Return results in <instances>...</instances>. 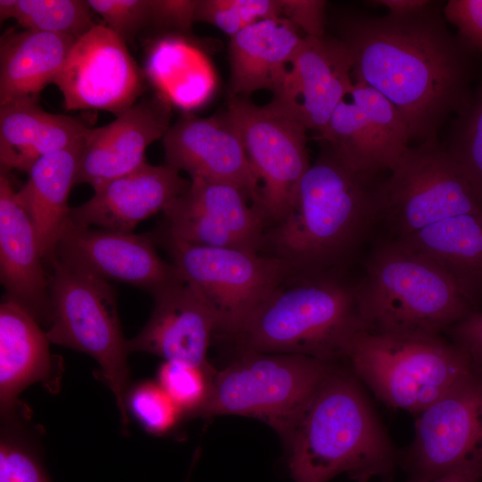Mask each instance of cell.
I'll use <instances>...</instances> for the list:
<instances>
[{"mask_svg":"<svg viewBox=\"0 0 482 482\" xmlns=\"http://www.w3.org/2000/svg\"><path fill=\"white\" fill-rule=\"evenodd\" d=\"M337 29L353 57V81L394 104L411 140L437 138L470 106L476 52L450 32L440 2L408 15L346 13Z\"/></svg>","mask_w":482,"mask_h":482,"instance_id":"1","label":"cell"},{"mask_svg":"<svg viewBox=\"0 0 482 482\" xmlns=\"http://www.w3.org/2000/svg\"><path fill=\"white\" fill-rule=\"evenodd\" d=\"M303 176L293 206L268 227L262 253L293 266L297 276L332 272L379 218L376 178L351 169L326 142Z\"/></svg>","mask_w":482,"mask_h":482,"instance_id":"2","label":"cell"},{"mask_svg":"<svg viewBox=\"0 0 482 482\" xmlns=\"http://www.w3.org/2000/svg\"><path fill=\"white\" fill-rule=\"evenodd\" d=\"M295 482H390L399 458L361 382L336 365L287 438Z\"/></svg>","mask_w":482,"mask_h":482,"instance_id":"3","label":"cell"},{"mask_svg":"<svg viewBox=\"0 0 482 482\" xmlns=\"http://www.w3.org/2000/svg\"><path fill=\"white\" fill-rule=\"evenodd\" d=\"M364 329L355 285L332 271L288 279L229 339L240 353L300 354L335 362Z\"/></svg>","mask_w":482,"mask_h":482,"instance_id":"4","label":"cell"},{"mask_svg":"<svg viewBox=\"0 0 482 482\" xmlns=\"http://www.w3.org/2000/svg\"><path fill=\"white\" fill-rule=\"evenodd\" d=\"M365 330L436 337L474 312V301L428 258L392 240L377 247L355 285Z\"/></svg>","mask_w":482,"mask_h":482,"instance_id":"5","label":"cell"},{"mask_svg":"<svg viewBox=\"0 0 482 482\" xmlns=\"http://www.w3.org/2000/svg\"><path fill=\"white\" fill-rule=\"evenodd\" d=\"M344 358L351 372L387 405L418 415L475 368L441 336L406 337L362 330Z\"/></svg>","mask_w":482,"mask_h":482,"instance_id":"6","label":"cell"},{"mask_svg":"<svg viewBox=\"0 0 482 482\" xmlns=\"http://www.w3.org/2000/svg\"><path fill=\"white\" fill-rule=\"evenodd\" d=\"M335 362L290 353H240L216 370L202 416L258 419L286 441Z\"/></svg>","mask_w":482,"mask_h":482,"instance_id":"7","label":"cell"},{"mask_svg":"<svg viewBox=\"0 0 482 482\" xmlns=\"http://www.w3.org/2000/svg\"><path fill=\"white\" fill-rule=\"evenodd\" d=\"M49 274L50 343L83 352L100 365L115 395L124 426L129 424L128 340L123 337L117 295L109 281L54 259Z\"/></svg>","mask_w":482,"mask_h":482,"instance_id":"8","label":"cell"},{"mask_svg":"<svg viewBox=\"0 0 482 482\" xmlns=\"http://www.w3.org/2000/svg\"><path fill=\"white\" fill-rule=\"evenodd\" d=\"M156 235L181 278L212 311L216 335L229 339L274 290L297 276L292 265L271 255L195 245Z\"/></svg>","mask_w":482,"mask_h":482,"instance_id":"9","label":"cell"},{"mask_svg":"<svg viewBox=\"0 0 482 482\" xmlns=\"http://www.w3.org/2000/svg\"><path fill=\"white\" fill-rule=\"evenodd\" d=\"M379 218L402 239L436 222L482 212V202L437 138L406 150L378 182Z\"/></svg>","mask_w":482,"mask_h":482,"instance_id":"10","label":"cell"},{"mask_svg":"<svg viewBox=\"0 0 482 482\" xmlns=\"http://www.w3.org/2000/svg\"><path fill=\"white\" fill-rule=\"evenodd\" d=\"M226 113L259 179V209L270 227L290 212L299 183L311 166L307 129L270 104L257 106L241 97L230 98Z\"/></svg>","mask_w":482,"mask_h":482,"instance_id":"11","label":"cell"},{"mask_svg":"<svg viewBox=\"0 0 482 482\" xmlns=\"http://www.w3.org/2000/svg\"><path fill=\"white\" fill-rule=\"evenodd\" d=\"M482 461V372L474 370L417 415L403 457L408 482H429Z\"/></svg>","mask_w":482,"mask_h":482,"instance_id":"12","label":"cell"},{"mask_svg":"<svg viewBox=\"0 0 482 482\" xmlns=\"http://www.w3.org/2000/svg\"><path fill=\"white\" fill-rule=\"evenodd\" d=\"M162 212V236L208 247L261 253L269 227L241 189L203 179H191L187 191Z\"/></svg>","mask_w":482,"mask_h":482,"instance_id":"13","label":"cell"},{"mask_svg":"<svg viewBox=\"0 0 482 482\" xmlns=\"http://www.w3.org/2000/svg\"><path fill=\"white\" fill-rule=\"evenodd\" d=\"M54 84L66 110L96 109L117 116L137 102L144 76L127 44L96 24L76 40Z\"/></svg>","mask_w":482,"mask_h":482,"instance_id":"14","label":"cell"},{"mask_svg":"<svg viewBox=\"0 0 482 482\" xmlns=\"http://www.w3.org/2000/svg\"><path fill=\"white\" fill-rule=\"evenodd\" d=\"M318 139L353 170L376 178L395 168L411 137L391 102L368 85L353 82Z\"/></svg>","mask_w":482,"mask_h":482,"instance_id":"15","label":"cell"},{"mask_svg":"<svg viewBox=\"0 0 482 482\" xmlns=\"http://www.w3.org/2000/svg\"><path fill=\"white\" fill-rule=\"evenodd\" d=\"M156 233L134 234L68 221L55 259L107 281L128 284L151 295L183 278L157 252Z\"/></svg>","mask_w":482,"mask_h":482,"instance_id":"16","label":"cell"},{"mask_svg":"<svg viewBox=\"0 0 482 482\" xmlns=\"http://www.w3.org/2000/svg\"><path fill=\"white\" fill-rule=\"evenodd\" d=\"M353 64L338 37L304 36L269 104L320 135L353 85Z\"/></svg>","mask_w":482,"mask_h":482,"instance_id":"17","label":"cell"},{"mask_svg":"<svg viewBox=\"0 0 482 482\" xmlns=\"http://www.w3.org/2000/svg\"><path fill=\"white\" fill-rule=\"evenodd\" d=\"M162 145L166 164L190 179L233 185L259 208V179L226 112L206 118L185 112L170 125Z\"/></svg>","mask_w":482,"mask_h":482,"instance_id":"18","label":"cell"},{"mask_svg":"<svg viewBox=\"0 0 482 482\" xmlns=\"http://www.w3.org/2000/svg\"><path fill=\"white\" fill-rule=\"evenodd\" d=\"M171 104L160 93L142 97L112 122L88 129L76 183L94 190L145 162L146 148L170 127Z\"/></svg>","mask_w":482,"mask_h":482,"instance_id":"19","label":"cell"},{"mask_svg":"<svg viewBox=\"0 0 482 482\" xmlns=\"http://www.w3.org/2000/svg\"><path fill=\"white\" fill-rule=\"evenodd\" d=\"M152 295V314L141 331L128 340L129 352H145L166 362L214 370L207 352L217 322L203 297L184 279Z\"/></svg>","mask_w":482,"mask_h":482,"instance_id":"20","label":"cell"},{"mask_svg":"<svg viewBox=\"0 0 482 482\" xmlns=\"http://www.w3.org/2000/svg\"><path fill=\"white\" fill-rule=\"evenodd\" d=\"M190 180L168 164L146 162L133 171L94 190L87 202L71 207L69 220L79 226L133 232L187 191Z\"/></svg>","mask_w":482,"mask_h":482,"instance_id":"21","label":"cell"},{"mask_svg":"<svg viewBox=\"0 0 482 482\" xmlns=\"http://www.w3.org/2000/svg\"><path fill=\"white\" fill-rule=\"evenodd\" d=\"M0 279L5 296L50 323L49 274L34 226L8 172L0 174Z\"/></svg>","mask_w":482,"mask_h":482,"instance_id":"22","label":"cell"},{"mask_svg":"<svg viewBox=\"0 0 482 482\" xmlns=\"http://www.w3.org/2000/svg\"><path fill=\"white\" fill-rule=\"evenodd\" d=\"M303 37L285 17L260 21L231 37V97L267 89L273 94L285 79Z\"/></svg>","mask_w":482,"mask_h":482,"instance_id":"23","label":"cell"},{"mask_svg":"<svg viewBox=\"0 0 482 482\" xmlns=\"http://www.w3.org/2000/svg\"><path fill=\"white\" fill-rule=\"evenodd\" d=\"M88 128L78 120L45 111L37 97L0 105L1 170L29 172L41 157L84 142Z\"/></svg>","mask_w":482,"mask_h":482,"instance_id":"24","label":"cell"},{"mask_svg":"<svg viewBox=\"0 0 482 482\" xmlns=\"http://www.w3.org/2000/svg\"><path fill=\"white\" fill-rule=\"evenodd\" d=\"M49 344L35 317L4 296L0 304V406L4 418L15 413L19 395L28 386L51 377Z\"/></svg>","mask_w":482,"mask_h":482,"instance_id":"25","label":"cell"},{"mask_svg":"<svg viewBox=\"0 0 482 482\" xmlns=\"http://www.w3.org/2000/svg\"><path fill=\"white\" fill-rule=\"evenodd\" d=\"M83 143L39 158L17 198L34 226L45 264L51 267L69 221L71 189L76 183Z\"/></svg>","mask_w":482,"mask_h":482,"instance_id":"26","label":"cell"},{"mask_svg":"<svg viewBox=\"0 0 482 482\" xmlns=\"http://www.w3.org/2000/svg\"><path fill=\"white\" fill-rule=\"evenodd\" d=\"M77 38L33 29L7 31L0 42V105L37 97L54 83Z\"/></svg>","mask_w":482,"mask_h":482,"instance_id":"27","label":"cell"},{"mask_svg":"<svg viewBox=\"0 0 482 482\" xmlns=\"http://www.w3.org/2000/svg\"><path fill=\"white\" fill-rule=\"evenodd\" d=\"M403 245L440 266L475 301L482 289V212L436 222L407 237Z\"/></svg>","mask_w":482,"mask_h":482,"instance_id":"28","label":"cell"},{"mask_svg":"<svg viewBox=\"0 0 482 482\" xmlns=\"http://www.w3.org/2000/svg\"><path fill=\"white\" fill-rule=\"evenodd\" d=\"M182 39L176 36L160 42L153 60H155V65L169 66L157 73L162 71V74L169 72L170 75L180 72L168 101L192 108L203 104L212 96L216 87V76L206 56Z\"/></svg>","mask_w":482,"mask_h":482,"instance_id":"29","label":"cell"},{"mask_svg":"<svg viewBox=\"0 0 482 482\" xmlns=\"http://www.w3.org/2000/svg\"><path fill=\"white\" fill-rule=\"evenodd\" d=\"M87 0H16L12 19L24 29L79 38L95 25Z\"/></svg>","mask_w":482,"mask_h":482,"instance_id":"30","label":"cell"},{"mask_svg":"<svg viewBox=\"0 0 482 482\" xmlns=\"http://www.w3.org/2000/svg\"><path fill=\"white\" fill-rule=\"evenodd\" d=\"M450 125L443 144L482 202V84Z\"/></svg>","mask_w":482,"mask_h":482,"instance_id":"31","label":"cell"},{"mask_svg":"<svg viewBox=\"0 0 482 482\" xmlns=\"http://www.w3.org/2000/svg\"><path fill=\"white\" fill-rule=\"evenodd\" d=\"M283 17L282 0H196L195 21L212 24L233 37L262 20Z\"/></svg>","mask_w":482,"mask_h":482,"instance_id":"32","label":"cell"},{"mask_svg":"<svg viewBox=\"0 0 482 482\" xmlns=\"http://www.w3.org/2000/svg\"><path fill=\"white\" fill-rule=\"evenodd\" d=\"M215 372L164 361L158 370V384L183 412L197 414L208 399Z\"/></svg>","mask_w":482,"mask_h":482,"instance_id":"33","label":"cell"},{"mask_svg":"<svg viewBox=\"0 0 482 482\" xmlns=\"http://www.w3.org/2000/svg\"><path fill=\"white\" fill-rule=\"evenodd\" d=\"M133 415L151 433L171 429L183 412L158 383L145 382L135 386L126 399Z\"/></svg>","mask_w":482,"mask_h":482,"instance_id":"34","label":"cell"},{"mask_svg":"<svg viewBox=\"0 0 482 482\" xmlns=\"http://www.w3.org/2000/svg\"><path fill=\"white\" fill-rule=\"evenodd\" d=\"M105 26L126 44L149 29L151 0H87Z\"/></svg>","mask_w":482,"mask_h":482,"instance_id":"35","label":"cell"},{"mask_svg":"<svg viewBox=\"0 0 482 482\" xmlns=\"http://www.w3.org/2000/svg\"><path fill=\"white\" fill-rule=\"evenodd\" d=\"M0 482H48L32 450L11 434L1 438Z\"/></svg>","mask_w":482,"mask_h":482,"instance_id":"36","label":"cell"},{"mask_svg":"<svg viewBox=\"0 0 482 482\" xmlns=\"http://www.w3.org/2000/svg\"><path fill=\"white\" fill-rule=\"evenodd\" d=\"M445 21L476 53H482V0H450L443 7Z\"/></svg>","mask_w":482,"mask_h":482,"instance_id":"37","label":"cell"},{"mask_svg":"<svg viewBox=\"0 0 482 482\" xmlns=\"http://www.w3.org/2000/svg\"><path fill=\"white\" fill-rule=\"evenodd\" d=\"M196 0H151L149 29L176 36L191 31Z\"/></svg>","mask_w":482,"mask_h":482,"instance_id":"38","label":"cell"},{"mask_svg":"<svg viewBox=\"0 0 482 482\" xmlns=\"http://www.w3.org/2000/svg\"><path fill=\"white\" fill-rule=\"evenodd\" d=\"M283 17L290 20L305 36H325L326 2L320 0H282Z\"/></svg>","mask_w":482,"mask_h":482,"instance_id":"39","label":"cell"},{"mask_svg":"<svg viewBox=\"0 0 482 482\" xmlns=\"http://www.w3.org/2000/svg\"><path fill=\"white\" fill-rule=\"evenodd\" d=\"M477 367H482V312H474L446 330Z\"/></svg>","mask_w":482,"mask_h":482,"instance_id":"40","label":"cell"},{"mask_svg":"<svg viewBox=\"0 0 482 482\" xmlns=\"http://www.w3.org/2000/svg\"><path fill=\"white\" fill-rule=\"evenodd\" d=\"M482 461H471L455 468L429 482H481Z\"/></svg>","mask_w":482,"mask_h":482,"instance_id":"41","label":"cell"},{"mask_svg":"<svg viewBox=\"0 0 482 482\" xmlns=\"http://www.w3.org/2000/svg\"><path fill=\"white\" fill-rule=\"evenodd\" d=\"M428 0H374L369 1L370 5H382L393 15H408L420 12L430 4Z\"/></svg>","mask_w":482,"mask_h":482,"instance_id":"42","label":"cell"},{"mask_svg":"<svg viewBox=\"0 0 482 482\" xmlns=\"http://www.w3.org/2000/svg\"><path fill=\"white\" fill-rule=\"evenodd\" d=\"M16 0H0V21L1 22L12 19Z\"/></svg>","mask_w":482,"mask_h":482,"instance_id":"43","label":"cell"},{"mask_svg":"<svg viewBox=\"0 0 482 482\" xmlns=\"http://www.w3.org/2000/svg\"><path fill=\"white\" fill-rule=\"evenodd\" d=\"M477 368L482 372V367H477Z\"/></svg>","mask_w":482,"mask_h":482,"instance_id":"44","label":"cell"},{"mask_svg":"<svg viewBox=\"0 0 482 482\" xmlns=\"http://www.w3.org/2000/svg\"><path fill=\"white\" fill-rule=\"evenodd\" d=\"M358 482H369V481H367V480H362V481H358Z\"/></svg>","mask_w":482,"mask_h":482,"instance_id":"45","label":"cell"}]
</instances>
